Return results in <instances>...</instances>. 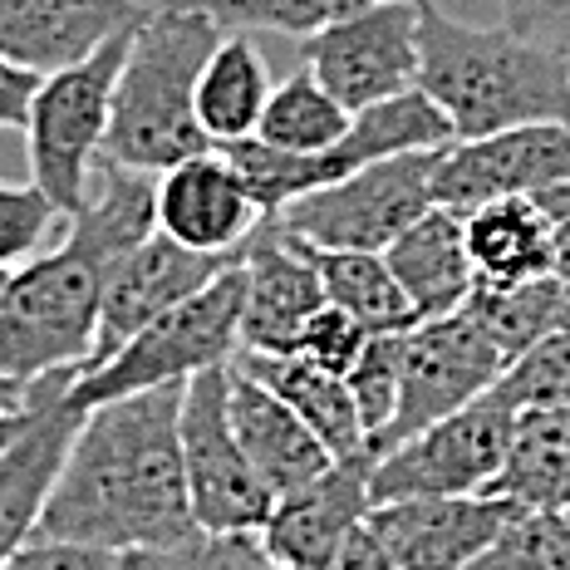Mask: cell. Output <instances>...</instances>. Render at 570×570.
<instances>
[{"mask_svg": "<svg viewBox=\"0 0 570 570\" xmlns=\"http://www.w3.org/2000/svg\"><path fill=\"white\" fill-rule=\"evenodd\" d=\"M266 212L256 207L246 177L222 148H207L197 158L158 173V232L193 252L242 256Z\"/></svg>", "mask_w": 570, "mask_h": 570, "instance_id": "2e32d148", "label": "cell"}, {"mask_svg": "<svg viewBox=\"0 0 570 570\" xmlns=\"http://www.w3.org/2000/svg\"><path fill=\"white\" fill-rule=\"evenodd\" d=\"M242 256H217V252H193V246L173 242L168 232H148L134 252H124L104 276V305H99V335L94 354L79 374L109 364L142 325H153L163 311L183 305L202 285H212L227 266Z\"/></svg>", "mask_w": 570, "mask_h": 570, "instance_id": "5bb4252c", "label": "cell"}, {"mask_svg": "<svg viewBox=\"0 0 570 570\" xmlns=\"http://www.w3.org/2000/svg\"><path fill=\"white\" fill-rule=\"evenodd\" d=\"M354 114L330 94L311 69H295L291 79H281L266 99L256 138L271 142L281 153H325L350 134Z\"/></svg>", "mask_w": 570, "mask_h": 570, "instance_id": "83f0119b", "label": "cell"}, {"mask_svg": "<svg viewBox=\"0 0 570 570\" xmlns=\"http://www.w3.org/2000/svg\"><path fill=\"white\" fill-rule=\"evenodd\" d=\"M227 409L236 443L246 448V458H252L256 478L271 487V497L301 492L340 462L291 403L276 399L266 384H256L252 374H242L236 364H227Z\"/></svg>", "mask_w": 570, "mask_h": 570, "instance_id": "ffe728a7", "label": "cell"}, {"mask_svg": "<svg viewBox=\"0 0 570 570\" xmlns=\"http://www.w3.org/2000/svg\"><path fill=\"white\" fill-rule=\"evenodd\" d=\"M512 409H551V403H570V325L551 330L546 340H537L527 354L502 374L497 384Z\"/></svg>", "mask_w": 570, "mask_h": 570, "instance_id": "1f68e13d", "label": "cell"}, {"mask_svg": "<svg viewBox=\"0 0 570 570\" xmlns=\"http://www.w3.org/2000/svg\"><path fill=\"white\" fill-rule=\"evenodd\" d=\"M193 10H207L222 30H276V35H315L335 20V0H183Z\"/></svg>", "mask_w": 570, "mask_h": 570, "instance_id": "d6a6232c", "label": "cell"}, {"mask_svg": "<svg viewBox=\"0 0 570 570\" xmlns=\"http://www.w3.org/2000/svg\"><path fill=\"white\" fill-rule=\"evenodd\" d=\"M423 0H384L305 35V69L350 114L419 85Z\"/></svg>", "mask_w": 570, "mask_h": 570, "instance_id": "7c38bea8", "label": "cell"}, {"mask_svg": "<svg viewBox=\"0 0 570 570\" xmlns=\"http://www.w3.org/2000/svg\"><path fill=\"white\" fill-rule=\"evenodd\" d=\"M370 472H374V448L370 453L340 458L325 478L291 497H276L261 541L285 570H330L340 556L344 537L370 517Z\"/></svg>", "mask_w": 570, "mask_h": 570, "instance_id": "ac0fdd59", "label": "cell"}, {"mask_svg": "<svg viewBox=\"0 0 570 570\" xmlns=\"http://www.w3.org/2000/svg\"><path fill=\"white\" fill-rule=\"evenodd\" d=\"M330 570H399V566H394V556L384 551V541L374 537L370 517H364L360 527L344 537V546H340V556H335V566Z\"/></svg>", "mask_w": 570, "mask_h": 570, "instance_id": "f35d334b", "label": "cell"}, {"mask_svg": "<svg viewBox=\"0 0 570 570\" xmlns=\"http://www.w3.org/2000/svg\"><path fill=\"white\" fill-rule=\"evenodd\" d=\"M242 311H246V271L236 261L212 285L187 295L183 305H173L153 325H142L109 364L79 374L75 399L94 409V403L142 394V389L187 384L202 370H222L242 350Z\"/></svg>", "mask_w": 570, "mask_h": 570, "instance_id": "8992f818", "label": "cell"}, {"mask_svg": "<svg viewBox=\"0 0 570 570\" xmlns=\"http://www.w3.org/2000/svg\"><path fill=\"white\" fill-rule=\"evenodd\" d=\"M6 281H10V271H0V295H6Z\"/></svg>", "mask_w": 570, "mask_h": 570, "instance_id": "b9f144b4", "label": "cell"}, {"mask_svg": "<svg viewBox=\"0 0 570 570\" xmlns=\"http://www.w3.org/2000/svg\"><path fill=\"white\" fill-rule=\"evenodd\" d=\"M384 261L399 276L419 320L453 315L478 291V276H472V261H468V236H462V212L453 207L423 212L409 232L394 236Z\"/></svg>", "mask_w": 570, "mask_h": 570, "instance_id": "44dd1931", "label": "cell"}, {"mask_svg": "<svg viewBox=\"0 0 570 570\" xmlns=\"http://www.w3.org/2000/svg\"><path fill=\"white\" fill-rule=\"evenodd\" d=\"M403 335L409 330H384V335H370L354 360V370L344 374L350 379V394H354V409L364 419V433L370 443L389 428L399 409V389H403Z\"/></svg>", "mask_w": 570, "mask_h": 570, "instance_id": "4dcf8cb0", "label": "cell"}, {"mask_svg": "<svg viewBox=\"0 0 570 570\" xmlns=\"http://www.w3.org/2000/svg\"><path fill=\"white\" fill-rule=\"evenodd\" d=\"M305 252H311L320 281H325V301L340 305L344 315H354L370 335L419 325V315H413L399 276L389 271L384 252H325V246H305Z\"/></svg>", "mask_w": 570, "mask_h": 570, "instance_id": "4316f807", "label": "cell"}, {"mask_svg": "<svg viewBox=\"0 0 570 570\" xmlns=\"http://www.w3.org/2000/svg\"><path fill=\"white\" fill-rule=\"evenodd\" d=\"M75 379L79 370L30 379L26 399L0 419V570L35 541L65 453L89 413L75 399Z\"/></svg>", "mask_w": 570, "mask_h": 570, "instance_id": "30bf717a", "label": "cell"}, {"mask_svg": "<svg viewBox=\"0 0 570 570\" xmlns=\"http://www.w3.org/2000/svg\"><path fill=\"white\" fill-rule=\"evenodd\" d=\"M438 153L443 148L403 153V158L370 163L330 187H315L276 212L281 232L305 246H325V252H389L394 236H403L423 212L438 207Z\"/></svg>", "mask_w": 570, "mask_h": 570, "instance_id": "52a82bcc", "label": "cell"}, {"mask_svg": "<svg viewBox=\"0 0 570 570\" xmlns=\"http://www.w3.org/2000/svg\"><path fill=\"white\" fill-rule=\"evenodd\" d=\"M570 183V124H517L487 138H453L438 153V207L472 212L497 197H537Z\"/></svg>", "mask_w": 570, "mask_h": 570, "instance_id": "4fadbf2b", "label": "cell"}, {"mask_svg": "<svg viewBox=\"0 0 570 570\" xmlns=\"http://www.w3.org/2000/svg\"><path fill=\"white\" fill-rule=\"evenodd\" d=\"M128 40H134V26L118 30L114 40H104L79 65L40 75V89L30 99V118H26L30 183L40 193H50V202L65 217H75L85 207L94 173H99L104 138H109V118H114V85L118 69H124Z\"/></svg>", "mask_w": 570, "mask_h": 570, "instance_id": "5b68a950", "label": "cell"}, {"mask_svg": "<svg viewBox=\"0 0 570 570\" xmlns=\"http://www.w3.org/2000/svg\"><path fill=\"white\" fill-rule=\"evenodd\" d=\"M222 35L227 30L207 10H193L183 0L142 10L114 85L104 158L134 173H168L217 148L197 124V75Z\"/></svg>", "mask_w": 570, "mask_h": 570, "instance_id": "277c9868", "label": "cell"}, {"mask_svg": "<svg viewBox=\"0 0 570 570\" xmlns=\"http://www.w3.org/2000/svg\"><path fill=\"white\" fill-rule=\"evenodd\" d=\"M531 512L507 492L409 497L370 507V527L399 570H468L507 527Z\"/></svg>", "mask_w": 570, "mask_h": 570, "instance_id": "9a60e30c", "label": "cell"}, {"mask_svg": "<svg viewBox=\"0 0 570 570\" xmlns=\"http://www.w3.org/2000/svg\"><path fill=\"white\" fill-rule=\"evenodd\" d=\"M468 305L487 320L507 360L517 364L537 340L561 330V276H541L527 285H478Z\"/></svg>", "mask_w": 570, "mask_h": 570, "instance_id": "f1b7e54d", "label": "cell"}, {"mask_svg": "<svg viewBox=\"0 0 570 570\" xmlns=\"http://www.w3.org/2000/svg\"><path fill=\"white\" fill-rule=\"evenodd\" d=\"M35 89H40V75L0 59V128H26Z\"/></svg>", "mask_w": 570, "mask_h": 570, "instance_id": "74e56055", "label": "cell"}, {"mask_svg": "<svg viewBox=\"0 0 570 570\" xmlns=\"http://www.w3.org/2000/svg\"><path fill=\"white\" fill-rule=\"evenodd\" d=\"M468 570H570V517L521 512Z\"/></svg>", "mask_w": 570, "mask_h": 570, "instance_id": "f546056e", "label": "cell"}, {"mask_svg": "<svg viewBox=\"0 0 570 570\" xmlns=\"http://www.w3.org/2000/svg\"><path fill=\"white\" fill-rule=\"evenodd\" d=\"M419 89L448 114L458 138H487L517 124H570V55L517 35L512 26L468 20L423 0Z\"/></svg>", "mask_w": 570, "mask_h": 570, "instance_id": "3957f363", "label": "cell"}, {"mask_svg": "<svg viewBox=\"0 0 570 570\" xmlns=\"http://www.w3.org/2000/svg\"><path fill=\"white\" fill-rule=\"evenodd\" d=\"M148 232H158V177L99 158V183L69 217V236L10 271L0 295V364L20 384L85 370L99 335L104 276Z\"/></svg>", "mask_w": 570, "mask_h": 570, "instance_id": "7a4b0ae2", "label": "cell"}, {"mask_svg": "<svg viewBox=\"0 0 570 570\" xmlns=\"http://www.w3.org/2000/svg\"><path fill=\"white\" fill-rule=\"evenodd\" d=\"M364 6H384V0H335V20L350 16V10H364Z\"/></svg>", "mask_w": 570, "mask_h": 570, "instance_id": "60d3db41", "label": "cell"}, {"mask_svg": "<svg viewBox=\"0 0 570 570\" xmlns=\"http://www.w3.org/2000/svg\"><path fill=\"white\" fill-rule=\"evenodd\" d=\"M492 492L517 497L531 512H566L570 507V403L521 409L512 453Z\"/></svg>", "mask_w": 570, "mask_h": 570, "instance_id": "484cf974", "label": "cell"}, {"mask_svg": "<svg viewBox=\"0 0 570 570\" xmlns=\"http://www.w3.org/2000/svg\"><path fill=\"white\" fill-rule=\"evenodd\" d=\"M492 6L502 10V26L570 55V0H492Z\"/></svg>", "mask_w": 570, "mask_h": 570, "instance_id": "d590c367", "label": "cell"}, {"mask_svg": "<svg viewBox=\"0 0 570 570\" xmlns=\"http://www.w3.org/2000/svg\"><path fill=\"white\" fill-rule=\"evenodd\" d=\"M6 570H124V556L99 551V546H79V541L35 537L26 551H16V561H10Z\"/></svg>", "mask_w": 570, "mask_h": 570, "instance_id": "8d00e7d4", "label": "cell"}, {"mask_svg": "<svg viewBox=\"0 0 570 570\" xmlns=\"http://www.w3.org/2000/svg\"><path fill=\"white\" fill-rule=\"evenodd\" d=\"M246 271V311H242V350L291 354L301 330L325 311V281H320L311 252L266 217L242 252Z\"/></svg>", "mask_w": 570, "mask_h": 570, "instance_id": "e0dca14e", "label": "cell"}, {"mask_svg": "<svg viewBox=\"0 0 570 570\" xmlns=\"http://www.w3.org/2000/svg\"><path fill=\"white\" fill-rule=\"evenodd\" d=\"M193 531L202 527L183 468V384L94 403L35 537L128 556L142 546H173Z\"/></svg>", "mask_w": 570, "mask_h": 570, "instance_id": "6da1fadb", "label": "cell"}, {"mask_svg": "<svg viewBox=\"0 0 570 570\" xmlns=\"http://www.w3.org/2000/svg\"><path fill=\"white\" fill-rule=\"evenodd\" d=\"M517 433V409L502 394H482L468 409L428 423L399 448L374 458L370 507L409 502V497H478L492 492L507 468Z\"/></svg>", "mask_w": 570, "mask_h": 570, "instance_id": "ba28073f", "label": "cell"}, {"mask_svg": "<svg viewBox=\"0 0 570 570\" xmlns=\"http://www.w3.org/2000/svg\"><path fill=\"white\" fill-rule=\"evenodd\" d=\"M232 364L242 374H252L256 384H266L276 399L291 403L335 458L370 453V433H364V419L354 409L350 379L344 374L320 370L305 354H261V350H236Z\"/></svg>", "mask_w": 570, "mask_h": 570, "instance_id": "cb8c5ba5", "label": "cell"}, {"mask_svg": "<svg viewBox=\"0 0 570 570\" xmlns=\"http://www.w3.org/2000/svg\"><path fill=\"white\" fill-rule=\"evenodd\" d=\"M364 340H370V330H364L360 320L344 315L340 305H325V311L301 330V340H295L291 354H305V360H315L320 370H330V374H350L354 360H360V350H364Z\"/></svg>", "mask_w": 570, "mask_h": 570, "instance_id": "e575fe53", "label": "cell"}, {"mask_svg": "<svg viewBox=\"0 0 570 570\" xmlns=\"http://www.w3.org/2000/svg\"><path fill=\"white\" fill-rule=\"evenodd\" d=\"M453 138L458 134H453V124H448V114L413 85V89L394 94V99H379L370 109L354 114L350 134H344L335 148L315 153V173H320V187H330V183H340V177L370 168V163L403 158V153H433V148H448Z\"/></svg>", "mask_w": 570, "mask_h": 570, "instance_id": "7402d4cb", "label": "cell"}, {"mask_svg": "<svg viewBox=\"0 0 570 570\" xmlns=\"http://www.w3.org/2000/svg\"><path fill=\"white\" fill-rule=\"evenodd\" d=\"M271 69L261 59L252 30H227L197 75V124L217 148L236 138H256L271 99Z\"/></svg>", "mask_w": 570, "mask_h": 570, "instance_id": "d4e9b609", "label": "cell"}, {"mask_svg": "<svg viewBox=\"0 0 570 570\" xmlns=\"http://www.w3.org/2000/svg\"><path fill=\"white\" fill-rule=\"evenodd\" d=\"M566 517H570V507H566Z\"/></svg>", "mask_w": 570, "mask_h": 570, "instance_id": "7bdbcfd3", "label": "cell"}, {"mask_svg": "<svg viewBox=\"0 0 570 570\" xmlns=\"http://www.w3.org/2000/svg\"><path fill=\"white\" fill-rule=\"evenodd\" d=\"M183 468L187 497L202 531H261L276 507L256 478L246 448L236 443L227 409V364L202 370L183 384Z\"/></svg>", "mask_w": 570, "mask_h": 570, "instance_id": "8fae6325", "label": "cell"}, {"mask_svg": "<svg viewBox=\"0 0 570 570\" xmlns=\"http://www.w3.org/2000/svg\"><path fill=\"white\" fill-rule=\"evenodd\" d=\"M507 370H512V360H507V350L497 344V335L487 330V320L472 305H462L453 315H438V320H419L403 335L399 409L384 433L370 443L374 458L399 448L403 438L423 433L428 423L468 409L472 399L492 394Z\"/></svg>", "mask_w": 570, "mask_h": 570, "instance_id": "9c48e42d", "label": "cell"}, {"mask_svg": "<svg viewBox=\"0 0 570 570\" xmlns=\"http://www.w3.org/2000/svg\"><path fill=\"white\" fill-rule=\"evenodd\" d=\"M26 389H30V384H20V379H16V374H10V370H6V364H0V419H6V413H10V409H16V403H20V399H26Z\"/></svg>", "mask_w": 570, "mask_h": 570, "instance_id": "ab89813d", "label": "cell"}, {"mask_svg": "<svg viewBox=\"0 0 570 570\" xmlns=\"http://www.w3.org/2000/svg\"><path fill=\"white\" fill-rule=\"evenodd\" d=\"M138 0H0V59L30 75L79 65L142 20Z\"/></svg>", "mask_w": 570, "mask_h": 570, "instance_id": "d6986e66", "label": "cell"}, {"mask_svg": "<svg viewBox=\"0 0 570 570\" xmlns=\"http://www.w3.org/2000/svg\"><path fill=\"white\" fill-rule=\"evenodd\" d=\"M478 285H527L556 276V227L531 197H497L462 212Z\"/></svg>", "mask_w": 570, "mask_h": 570, "instance_id": "603a6c76", "label": "cell"}, {"mask_svg": "<svg viewBox=\"0 0 570 570\" xmlns=\"http://www.w3.org/2000/svg\"><path fill=\"white\" fill-rule=\"evenodd\" d=\"M59 207L35 183H0V271H20L45 252Z\"/></svg>", "mask_w": 570, "mask_h": 570, "instance_id": "836d02e7", "label": "cell"}]
</instances>
